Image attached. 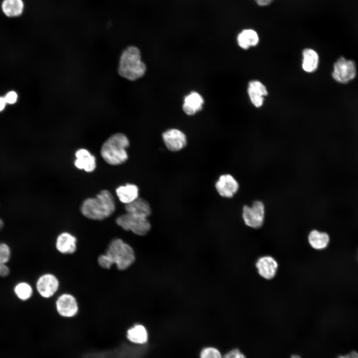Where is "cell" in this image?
<instances>
[{
  "label": "cell",
  "instance_id": "obj_1",
  "mask_svg": "<svg viewBox=\"0 0 358 358\" xmlns=\"http://www.w3.org/2000/svg\"><path fill=\"white\" fill-rule=\"evenodd\" d=\"M135 260L133 248L122 239H113L104 254L100 255L97 263L103 268L109 269L116 265L118 269L123 270L130 267Z\"/></svg>",
  "mask_w": 358,
  "mask_h": 358
},
{
  "label": "cell",
  "instance_id": "obj_2",
  "mask_svg": "<svg viewBox=\"0 0 358 358\" xmlns=\"http://www.w3.org/2000/svg\"><path fill=\"white\" fill-rule=\"evenodd\" d=\"M115 210L114 197L106 189L101 190L95 197L86 199L81 206L82 214L94 220H102L111 216Z\"/></svg>",
  "mask_w": 358,
  "mask_h": 358
},
{
  "label": "cell",
  "instance_id": "obj_3",
  "mask_svg": "<svg viewBox=\"0 0 358 358\" xmlns=\"http://www.w3.org/2000/svg\"><path fill=\"white\" fill-rule=\"evenodd\" d=\"M146 67L141 60L139 49L135 46H129L122 51L118 61L117 72L123 78L131 81L143 77Z\"/></svg>",
  "mask_w": 358,
  "mask_h": 358
},
{
  "label": "cell",
  "instance_id": "obj_4",
  "mask_svg": "<svg viewBox=\"0 0 358 358\" xmlns=\"http://www.w3.org/2000/svg\"><path fill=\"white\" fill-rule=\"evenodd\" d=\"M129 146L127 137L122 133H116L110 135L102 144L100 154L108 164L119 165L128 159L126 149Z\"/></svg>",
  "mask_w": 358,
  "mask_h": 358
},
{
  "label": "cell",
  "instance_id": "obj_5",
  "mask_svg": "<svg viewBox=\"0 0 358 358\" xmlns=\"http://www.w3.org/2000/svg\"><path fill=\"white\" fill-rule=\"evenodd\" d=\"M116 222L123 229L131 231L139 236L146 235L151 227L147 218L127 212L118 216L116 219Z\"/></svg>",
  "mask_w": 358,
  "mask_h": 358
},
{
  "label": "cell",
  "instance_id": "obj_6",
  "mask_svg": "<svg viewBox=\"0 0 358 358\" xmlns=\"http://www.w3.org/2000/svg\"><path fill=\"white\" fill-rule=\"evenodd\" d=\"M357 72L356 64L353 60L341 57L334 64L332 76L337 82L346 84L355 78Z\"/></svg>",
  "mask_w": 358,
  "mask_h": 358
},
{
  "label": "cell",
  "instance_id": "obj_7",
  "mask_svg": "<svg viewBox=\"0 0 358 358\" xmlns=\"http://www.w3.org/2000/svg\"><path fill=\"white\" fill-rule=\"evenodd\" d=\"M265 217V206L260 200H256L251 206L243 208L242 217L245 224L251 228L258 229L262 226Z\"/></svg>",
  "mask_w": 358,
  "mask_h": 358
},
{
  "label": "cell",
  "instance_id": "obj_8",
  "mask_svg": "<svg viewBox=\"0 0 358 358\" xmlns=\"http://www.w3.org/2000/svg\"><path fill=\"white\" fill-rule=\"evenodd\" d=\"M56 307L58 314L66 318L75 316L79 310L77 301L72 295L63 294L56 300Z\"/></svg>",
  "mask_w": 358,
  "mask_h": 358
},
{
  "label": "cell",
  "instance_id": "obj_9",
  "mask_svg": "<svg viewBox=\"0 0 358 358\" xmlns=\"http://www.w3.org/2000/svg\"><path fill=\"white\" fill-rule=\"evenodd\" d=\"M163 140L166 147L171 151L182 149L187 144L185 135L177 129H170L163 133Z\"/></svg>",
  "mask_w": 358,
  "mask_h": 358
},
{
  "label": "cell",
  "instance_id": "obj_10",
  "mask_svg": "<svg viewBox=\"0 0 358 358\" xmlns=\"http://www.w3.org/2000/svg\"><path fill=\"white\" fill-rule=\"evenodd\" d=\"M59 282L53 274L47 273L41 275L36 282L37 290L39 294L44 298L52 297L58 290Z\"/></svg>",
  "mask_w": 358,
  "mask_h": 358
},
{
  "label": "cell",
  "instance_id": "obj_11",
  "mask_svg": "<svg viewBox=\"0 0 358 358\" xmlns=\"http://www.w3.org/2000/svg\"><path fill=\"white\" fill-rule=\"evenodd\" d=\"M215 188L222 197L231 198L238 191L239 184L232 175L225 174L219 177L215 183Z\"/></svg>",
  "mask_w": 358,
  "mask_h": 358
},
{
  "label": "cell",
  "instance_id": "obj_12",
  "mask_svg": "<svg viewBox=\"0 0 358 358\" xmlns=\"http://www.w3.org/2000/svg\"><path fill=\"white\" fill-rule=\"evenodd\" d=\"M256 267L261 276L269 280L275 276L278 269V264L271 256H264L258 259Z\"/></svg>",
  "mask_w": 358,
  "mask_h": 358
},
{
  "label": "cell",
  "instance_id": "obj_13",
  "mask_svg": "<svg viewBox=\"0 0 358 358\" xmlns=\"http://www.w3.org/2000/svg\"><path fill=\"white\" fill-rule=\"evenodd\" d=\"M76 159L75 160V167L80 169L84 170L87 172H91L96 168V159L95 157L85 149H80L75 153Z\"/></svg>",
  "mask_w": 358,
  "mask_h": 358
},
{
  "label": "cell",
  "instance_id": "obj_14",
  "mask_svg": "<svg viewBox=\"0 0 358 358\" xmlns=\"http://www.w3.org/2000/svg\"><path fill=\"white\" fill-rule=\"evenodd\" d=\"M56 247L62 254H73L77 250V239L68 232L62 233L57 238Z\"/></svg>",
  "mask_w": 358,
  "mask_h": 358
},
{
  "label": "cell",
  "instance_id": "obj_15",
  "mask_svg": "<svg viewBox=\"0 0 358 358\" xmlns=\"http://www.w3.org/2000/svg\"><path fill=\"white\" fill-rule=\"evenodd\" d=\"M248 92L251 102L257 107L262 105L263 96L268 94L267 90L264 85L256 80L252 81L249 83Z\"/></svg>",
  "mask_w": 358,
  "mask_h": 358
},
{
  "label": "cell",
  "instance_id": "obj_16",
  "mask_svg": "<svg viewBox=\"0 0 358 358\" xmlns=\"http://www.w3.org/2000/svg\"><path fill=\"white\" fill-rule=\"evenodd\" d=\"M125 209L127 213L145 218H148L152 212L149 203L144 199L139 197L125 204Z\"/></svg>",
  "mask_w": 358,
  "mask_h": 358
},
{
  "label": "cell",
  "instance_id": "obj_17",
  "mask_svg": "<svg viewBox=\"0 0 358 358\" xmlns=\"http://www.w3.org/2000/svg\"><path fill=\"white\" fill-rule=\"evenodd\" d=\"M203 103V99L201 95L192 91L184 97L182 108L186 114L191 115L201 109Z\"/></svg>",
  "mask_w": 358,
  "mask_h": 358
},
{
  "label": "cell",
  "instance_id": "obj_18",
  "mask_svg": "<svg viewBox=\"0 0 358 358\" xmlns=\"http://www.w3.org/2000/svg\"><path fill=\"white\" fill-rule=\"evenodd\" d=\"M127 339L131 343L144 345L148 341L149 335L146 327L141 324H135L127 331Z\"/></svg>",
  "mask_w": 358,
  "mask_h": 358
},
{
  "label": "cell",
  "instance_id": "obj_19",
  "mask_svg": "<svg viewBox=\"0 0 358 358\" xmlns=\"http://www.w3.org/2000/svg\"><path fill=\"white\" fill-rule=\"evenodd\" d=\"M116 193L121 202L127 204L138 198L139 188L134 184L127 183L118 187Z\"/></svg>",
  "mask_w": 358,
  "mask_h": 358
},
{
  "label": "cell",
  "instance_id": "obj_20",
  "mask_svg": "<svg viewBox=\"0 0 358 358\" xmlns=\"http://www.w3.org/2000/svg\"><path fill=\"white\" fill-rule=\"evenodd\" d=\"M308 241L312 248L315 250H321L326 248L328 245L330 237L326 232L313 230L308 235Z\"/></svg>",
  "mask_w": 358,
  "mask_h": 358
},
{
  "label": "cell",
  "instance_id": "obj_21",
  "mask_svg": "<svg viewBox=\"0 0 358 358\" xmlns=\"http://www.w3.org/2000/svg\"><path fill=\"white\" fill-rule=\"evenodd\" d=\"M1 7L6 16L10 17H17L22 13L24 4L22 0H3Z\"/></svg>",
  "mask_w": 358,
  "mask_h": 358
},
{
  "label": "cell",
  "instance_id": "obj_22",
  "mask_svg": "<svg viewBox=\"0 0 358 358\" xmlns=\"http://www.w3.org/2000/svg\"><path fill=\"white\" fill-rule=\"evenodd\" d=\"M319 64V56L313 49L307 48L303 51L302 68L306 72L315 71Z\"/></svg>",
  "mask_w": 358,
  "mask_h": 358
},
{
  "label": "cell",
  "instance_id": "obj_23",
  "mask_svg": "<svg viewBox=\"0 0 358 358\" xmlns=\"http://www.w3.org/2000/svg\"><path fill=\"white\" fill-rule=\"evenodd\" d=\"M259 36L257 33L252 29H245L237 36V42L239 46L243 49H247L250 46L256 45L259 42Z\"/></svg>",
  "mask_w": 358,
  "mask_h": 358
},
{
  "label": "cell",
  "instance_id": "obj_24",
  "mask_svg": "<svg viewBox=\"0 0 358 358\" xmlns=\"http://www.w3.org/2000/svg\"><path fill=\"white\" fill-rule=\"evenodd\" d=\"M15 294L22 300H26L31 297L32 294V288L26 282L17 284L14 288Z\"/></svg>",
  "mask_w": 358,
  "mask_h": 358
},
{
  "label": "cell",
  "instance_id": "obj_25",
  "mask_svg": "<svg viewBox=\"0 0 358 358\" xmlns=\"http://www.w3.org/2000/svg\"><path fill=\"white\" fill-rule=\"evenodd\" d=\"M220 351L214 347L208 346L203 348L199 353V358H222Z\"/></svg>",
  "mask_w": 358,
  "mask_h": 358
},
{
  "label": "cell",
  "instance_id": "obj_26",
  "mask_svg": "<svg viewBox=\"0 0 358 358\" xmlns=\"http://www.w3.org/2000/svg\"><path fill=\"white\" fill-rule=\"evenodd\" d=\"M222 358H246L238 349H233L224 354Z\"/></svg>",
  "mask_w": 358,
  "mask_h": 358
},
{
  "label": "cell",
  "instance_id": "obj_27",
  "mask_svg": "<svg viewBox=\"0 0 358 358\" xmlns=\"http://www.w3.org/2000/svg\"><path fill=\"white\" fill-rule=\"evenodd\" d=\"M4 98L6 103L13 104L16 102L18 99V94L15 91L11 90L6 93Z\"/></svg>",
  "mask_w": 358,
  "mask_h": 358
},
{
  "label": "cell",
  "instance_id": "obj_28",
  "mask_svg": "<svg viewBox=\"0 0 358 358\" xmlns=\"http://www.w3.org/2000/svg\"><path fill=\"white\" fill-rule=\"evenodd\" d=\"M10 270L5 264H0V276L6 277L9 274Z\"/></svg>",
  "mask_w": 358,
  "mask_h": 358
},
{
  "label": "cell",
  "instance_id": "obj_29",
  "mask_svg": "<svg viewBox=\"0 0 358 358\" xmlns=\"http://www.w3.org/2000/svg\"><path fill=\"white\" fill-rule=\"evenodd\" d=\"M337 358H358V352L352 351L344 355H340Z\"/></svg>",
  "mask_w": 358,
  "mask_h": 358
},
{
  "label": "cell",
  "instance_id": "obj_30",
  "mask_svg": "<svg viewBox=\"0 0 358 358\" xmlns=\"http://www.w3.org/2000/svg\"><path fill=\"white\" fill-rule=\"evenodd\" d=\"M260 6H266L270 4L274 0H254Z\"/></svg>",
  "mask_w": 358,
  "mask_h": 358
},
{
  "label": "cell",
  "instance_id": "obj_31",
  "mask_svg": "<svg viewBox=\"0 0 358 358\" xmlns=\"http://www.w3.org/2000/svg\"><path fill=\"white\" fill-rule=\"evenodd\" d=\"M7 103L4 98V97H0V112L4 110Z\"/></svg>",
  "mask_w": 358,
  "mask_h": 358
},
{
  "label": "cell",
  "instance_id": "obj_32",
  "mask_svg": "<svg viewBox=\"0 0 358 358\" xmlns=\"http://www.w3.org/2000/svg\"><path fill=\"white\" fill-rule=\"evenodd\" d=\"M3 226V222L1 219H0V230Z\"/></svg>",
  "mask_w": 358,
  "mask_h": 358
},
{
  "label": "cell",
  "instance_id": "obj_33",
  "mask_svg": "<svg viewBox=\"0 0 358 358\" xmlns=\"http://www.w3.org/2000/svg\"><path fill=\"white\" fill-rule=\"evenodd\" d=\"M291 358H301V357L297 355H293L291 356Z\"/></svg>",
  "mask_w": 358,
  "mask_h": 358
}]
</instances>
